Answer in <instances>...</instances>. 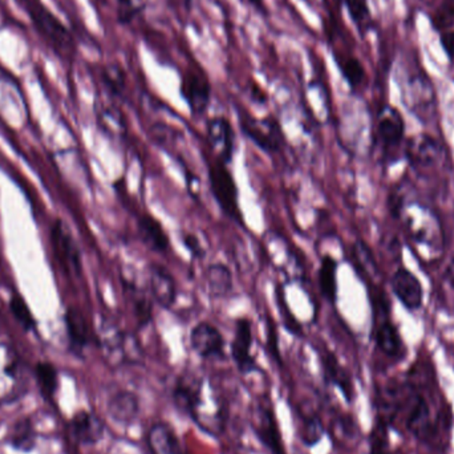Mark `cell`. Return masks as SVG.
I'll list each match as a JSON object with an SVG mask.
<instances>
[{"label": "cell", "instance_id": "6da1fadb", "mask_svg": "<svg viewBox=\"0 0 454 454\" xmlns=\"http://www.w3.org/2000/svg\"><path fill=\"white\" fill-rule=\"evenodd\" d=\"M173 400L178 410L204 429L207 434H213L212 423L207 416V397H205V381L201 376L191 371H184L176 379L173 387Z\"/></svg>", "mask_w": 454, "mask_h": 454}, {"label": "cell", "instance_id": "7a4b0ae2", "mask_svg": "<svg viewBox=\"0 0 454 454\" xmlns=\"http://www.w3.org/2000/svg\"><path fill=\"white\" fill-rule=\"evenodd\" d=\"M207 178H209L210 191L221 210L235 223L245 225L239 200H238L237 183L227 164L217 157L213 161L207 162Z\"/></svg>", "mask_w": 454, "mask_h": 454}, {"label": "cell", "instance_id": "3957f363", "mask_svg": "<svg viewBox=\"0 0 454 454\" xmlns=\"http://www.w3.org/2000/svg\"><path fill=\"white\" fill-rule=\"evenodd\" d=\"M98 338V346L109 364L121 365L140 360L137 341L111 320L101 322Z\"/></svg>", "mask_w": 454, "mask_h": 454}, {"label": "cell", "instance_id": "277c9868", "mask_svg": "<svg viewBox=\"0 0 454 454\" xmlns=\"http://www.w3.org/2000/svg\"><path fill=\"white\" fill-rule=\"evenodd\" d=\"M27 391L20 359L12 347L0 341V404H12Z\"/></svg>", "mask_w": 454, "mask_h": 454}, {"label": "cell", "instance_id": "5b68a950", "mask_svg": "<svg viewBox=\"0 0 454 454\" xmlns=\"http://www.w3.org/2000/svg\"><path fill=\"white\" fill-rule=\"evenodd\" d=\"M239 125L243 135L264 153L275 154L282 151L286 143L285 133L274 117L258 120L250 114H240Z\"/></svg>", "mask_w": 454, "mask_h": 454}, {"label": "cell", "instance_id": "8992f818", "mask_svg": "<svg viewBox=\"0 0 454 454\" xmlns=\"http://www.w3.org/2000/svg\"><path fill=\"white\" fill-rule=\"evenodd\" d=\"M253 320L240 317L235 320L234 335L230 343V356L242 375L259 372V365L253 355Z\"/></svg>", "mask_w": 454, "mask_h": 454}, {"label": "cell", "instance_id": "52a82bcc", "mask_svg": "<svg viewBox=\"0 0 454 454\" xmlns=\"http://www.w3.org/2000/svg\"><path fill=\"white\" fill-rule=\"evenodd\" d=\"M27 11L31 16L40 34L51 42L58 51H71L74 47L68 29L39 2V0H23Z\"/></svg>", "mask_w": 454, "mask_h": 454}, {"label": "cell", "instance_id": "ba28073f", "mask_svg": "<svg viewBox=\"0 0 454 454\" xmlns=\"http://www.w3.org/2000/svg\"><path fill=\"white\" fill-rule=\"evenodd\" d=\"M189 343L200 359L212 362L226 359L225 336L217 325L207 320H202L192 328Z\"/></svg>", "mask_w": 454, "mask_h": 454}, {"label": "cell", "instance_id": "9c48e42d", "mask_svg": "<svg viewBox=\"0 0 454 454\" xmlns=\"http://www.w3.org/2000/svg\"><path fill=\"white\" fill-rule=\"evenodd\" d=\"M181 95L193 116H204L212 100V85L207 74L197 67L189 68L181 80Z\"/></svg>", "mask_w": 454, "mask_h": 454}, {"label": "cell", "instance_id": "30bf717a", "mask_svg": "<svg viewBox=\"0 0 454 454\" xmlns=\"http://www.w3.org/2000/svg\"><path fill=\"white\" fill-rule=\"evenodd\" d=\"M251 423L262 444L272 454H286L271 402L261 400L254 405Z\"/></svg>", "mask_w": 454, "mask_h": 454}, {"label": "cell", "instance_id": "8fae6325", "mask_svg": "<svg viewBox=\"0 0 454 454\" xmlns=\"http://www.w3.org/2000/svg\"><path fill=\"white\" fill-rule=\"evenodd\" d=\"M148 288L154 303L170 309L177 301V282L172 272L160 263L148 266Z\"/></svg>", "mask_w": 454, "mask_h": 454}, {"label": "cell", "instance_id": "7c38bea8", "mask_svg": "<svg viewBox=\"0 0 454 454\" xmlns=\"http://www.w3.org/2000/svg\"><path fill=\"white\" fill-rule=\"evenodd\" d=\"M207 138L217 159L229 165L234 157L235 130L229 119L223 116H215L207 120Z\"/></svg>", "mask_w": 454, "mask_h": 454}, {"label": "cell", "instance_id": "4fadbf2b", "mask_svg": "<svg viewBox=\"0 0 454 454\" xmlns=\"http://www.w3.org/2000/svg\"><path fill=\"white\" fill-rule=\"evenodd\" d=\"M391 287L403 306L411 311L419 309L423 304V286L410 270L400 269L392 275Z\"/></svg>", "mask_w": 454, "mask_h": 454}, {"label": "cell", "instance_id": "5bb4252c", "mask_svg": "<svg viewBox=\"0 0 454 454\" xmlns=\"http://www.w3.org/2000/svg\"><path fill=\"white\" fill-rule=\"evenodd\" d=\"M405 426L408 431L416 439L426 442L432 436L434 432V420H432L431 405L427 402L426 397L421 395H415L410 407H408Z\"/></svg>", "mask_w": 454, "mask_h": 454}, {"label": "cell", "instance_id": "9a60e30c", "mask_svg": "<svg viewBox=\"0 0 454 454\" xmlns=\"http://www.w3.org/2000/svg\"><path fill=\"white\" fill-rule=\"evenodd\" d=\"M145 442L151 454H186L180 437L168 423L153 424L146 432Z\"/></svg>", "mask_w": 454, "mask_h": 454}, {"label": "cell", "instance_id": "2e32d148", "mask_svg": "<svg viewBox=\"0 0 454 454\" xmlns=\"http://www.w3.org/2000/svg\"><path fill=\"white\" fill-rule=\"evenodd\" d=\"M137 231L144 245L153 253L167 254L170 250L169 235L153 215L144 213L137 218Z\"/></svg>", "mask_w": 454, "mask_h": 454}, {"label": "cell", "instance_id": "e0dca14e", "mask_svg": "<svg viewBox=\"0 0 454 454\" xmlns=\"http://www.w3.org/2000/svg\"><path fill=\"white\" fill-rule=\"evenodd\" d=\"M125 298L129 303L133 317L137 322L138 327H146L153 320V299L151 294L146 293L140 286L132 280H122Z\"/></svg>", "mask_w": 454, "mask_h": 454}, {"label": "cell", "instance_id": "ac0fdd59", "mask_svg": "<svg viewBox=\"0 0 454 454\" xmlns=\"http://www.w3.org/2000/svg\"><path fill=\"white\" fill-rule=\"evenodd\" d=\"M405 124L399 111L386 106L378 122V137L384 149H395L404 138Z\"/></svg>", "mask_w": 454, "mask_h": 454}, {"label": "cell", "instance_id": "d6986e66", "mask_svg": "<svg viewBox=\"0 0 454 454\" xmlns=\"http://www.w3.org/2000/svg\"><path fill=\"white\" fill-rule=\"evenodd\" d=\"M109 416L122 426H130L140 416L141 405L137 395L119 391L108 403Z\"/></svg>", "mask_w": 454, "mask_h": 454}, {"label": "cell", "instance_id": "ffe728a7", "mask_svg": "<svg viewBox=\"0 0 454 454\" xmlns=\"http://www.w3.org/2000/svg\"><path fill=\"white\" fill-rule=\"evenodd\" d=\"M207 293L215 299H223L234 290V277L231 270L223 262L210 263L205 271Z\"/></svg>", "mask_w": 454, "mask_h": 454}, {"label": "cell", "instance_id": "44dd1931", "mask_svg": "<svg viewBox=\"0 0 454 454\" xmlns=\"http://www.w3.org/2000/svg\"><path fill=\"white\" fill-rule=\"evenodd\" d=\"M72 434L82 444H96L103 439V421L95 413L82 411L72 420Z\"/></svg>", "mask_w": 454, "mask_h": 454}, {"label": "cell", "instance_id": "7402d4cb", "mask_svg": "<svg viewBox=\"0 0 454 454\" xmlns=\"http://www.w3.org/2000/svg\"><path fill=\"white\" fill-rule=\"evenodd\" d=\"M323 371H325V379L333 386L340 389L347 402L351 403L354 399V383H352L351 376L347 372L346 368L341 367L339 360L336 359L335 354L333 352H325L322 356Z\"/></svg>", "mask_w": 454, "mask_h": 454}, {"label": "cell", "instance_id": "603a6c76", "mask_svg": "<svg viewBox=\"0 0 454 454\" xmlns=\"http://www.w3.org/2000/svg\"><path fill=\"white\" fill-rule=\"evenodd\" d=\"M338 261L333 256L325 255L320 259L317 283L323 298L331 304L338 301Z\"/></svg>", "mask_w": 454, "mask_h": 454}, {"label": "cell", "instance_id": "cb8c5ba5", "mask_svg": "<svg viewBox=\"0 0 454 454\" xmlns=\"http://www.w3.org/2000/svg\"><path fill=\"white\" fill-rule=\"evenodd\" d=\"M53 239H55V246L58 248L59 255H60L64 266L72 272L82 271L79 250H77L71 234L64 229L63 225L55 227Z\"/></svg>", "mask_w": 454, "mask_h": 454}, {"label": "cell", "instance_id": "d4e9b609", "mask_svg": "<svg viewBox=\"0 0 454 454\" xmlns=\"http://www.w3.org/2000/svg\"><path fill=\"white\" fill-rule=\"evenodd\" d=\"M375 341L378 348L386 356L397 357L402 355V336L391 322H383L379 325V327L376 328Z\"/></svg>", "mask_w": 454, "mask_h": 454}, {"label": "cell", "instance_id": "484cf974", "mask_svg": "<svg viewBox=\"0 0 454 454\" xmlns=\"http://www.w3.org/2000/svg\"><path fill=\"white\" fill-rule=\"evenodd\" d=\"M67 325H68L69 338H71L72 344L79 351H82L90 343V330H88L87 322L79 311L72 309L67 317Z\"/></svg>", "mask_w": 454, "mask_h": 454}, {"label": "cell", "instance_id": "4316f807", "mask_svg": "<svg viewBox=\"0 0 454 454\" xmlns=\"http://www.w3.org/2000/svg\"><path fill=\"white\" fill-rule=\"evenodd\" d=\"M323 436H325V428L317 416L311 415L309 418H303L301 426V440L306 447L311 448L319 444Z\"/></svg>", "mask_w": 454, "mask_h": 454}, {"label": "cell", "instance_id": "83f0119b", "mask_svg": "<svg viewBox=\"0 0 454 454\" xmlns=\"http://www.w3.org/2000/svg\"><path fill=\"white\" fill-rule=\"evenodd\" d=\"M338 66L349 87L355 90L363 84L365 79L364 67L356 58L341 59V60H338Z\"/></svg>", "mask_w": 454, "mask_h": 454}, {"label": "cell", "instance_id": "f1b7e54d", "mask_svg": "<svg viewBox=\"0 0 454 454\" xmlns=\"http://www.w3.org/2000/svg\"><path fill=\"white\" fill-rule=\"evenodd\" d=\"M413 157L423 165L434 164L439 156L440 148L436 141L428 136H423L419 141L412 144Z\"/></svg>", "mask_w": 454, "mask_h": 454}, {"label": "cell", "instance_id": "f546056e", "mask_svg": "<svg viewBox=\"0 0 454 454\" xmlns=\"http://www.w3.org/2000/svg\"><path fill=\"white\" fill-rule=\"evenodd\" d=\"M347 8H348L349 16H351L352 21L356 24L357 28H367L371 21V12L367 0H347Z\"/></svg>", "mask_w": 454, "mask_h": 454}, {"label": "cell", "instance_id": "4dcf8cb0", "mask_svg": "<svg viewBox=\"0 0 454 454\" xmlns=\"http://www.w3.org/2000/svg\"><path fill=\"white\" fill-rule=\"evenodd\" d=\"M104 82L114 95L121 96L125 90V76L119 67H108L104 71Z\"/></svg>", "mask_w": 454, "mask_h": 454}, {"label": "cell", "instance_id": "1f68e13d", "mask_svg": "<svg viewBox=\"0 0 454 454\" xmlns=\"http://www.w3.org/2000/svg\"><path fill=\"white\" fill-rule=\"evenodd\" d=\"M183 243L194 259H204L207 256V250H205L204 245L196 234L184 232Z\"/></svg>", "mask_w": 454, "mask_h": 454}, {"label": "cell", "instance_id": "d6a6232c", "mask_svg": "<svg viewBox=\"0 0 454 454\" xmlns=\"http://www.w3.org/2000/svg\"><path fill=\"white\" fill-rule=\"evenodd\" d=\"M11 307H12L13 315L18 317L21 325H28V327L32 325L31 314H29L28 309L21 299H13Z\"/></svg>", "mask_w": 454, "mask_h": 454}, {"label": "cell", "instance_id": "836d02e7", "mask_svg": "<svg viewBox=\"0 0 454 454\" xmlns=\"http://www.w3.org/2000/svg\"><path fill=\"white\" fill-rule=\"evenodd\" d=\"M440 42H442V48H444L448 58L454 60V31L442 32V36H440Z\"/></svg>", "mask_w": 454, "mask_h": 454}, {"label": "cell", "instance_id": "e575fe53", "mask_svg": "<svg viewBox=\"0 0 454 454\" xmlns=\"http://www.w3.org/2000/svg\"><path fill=\"white\" fill-rule=\"evenodd\" d=\"M120 7H121V13H120V21H128L132 18L133 3L132 0H117Z\"/></svg>", "mask_w": 454, "mask_h": 454}, {"label": "cell", "instance_id": "d590c367", "mask_svg": "<svg viewBox=\"0 0 454 454\" xmlns=\"http://www.w3.org/2000/svg\"><path fill=\"white\" fill-rule=\"evenodd\" d=\"M444 278L445 280L450 283V287L454 288V258L450 261V263L448 264Z\"/></svg>", "mask_w": 454, "mask_h": 454}, {"label": "cell", "instance_id": "8d00e7d4", "mask_svg": "<svg viewBox=\"0 0 454 454\" xmlns=\"http://www.w3.org/2000/svg\"><path fill=\"white\" fill-rule=\"evenodd\" d=\"M248 2L251 3V4L255 5V7H262V4H263V0H248Z\"/></svg>", "mask_w": 454, "mask_h": 454}]
</instances>
